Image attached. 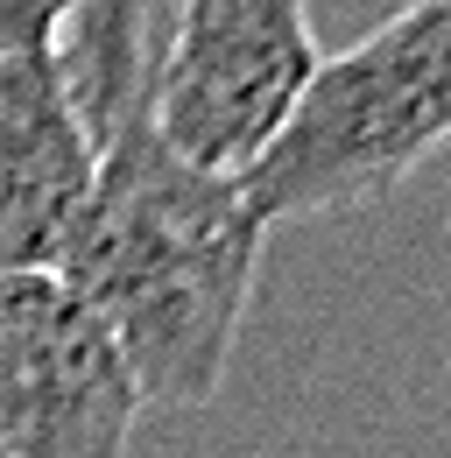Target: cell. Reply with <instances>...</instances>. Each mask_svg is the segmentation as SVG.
Returning <instances> with one entry per match:
<instances>
[{
  "mask_svg": "<svg viewBox=\"0 0 451 458\" xmlns=\"http://www.w3.org/2000/svg\"><path fill=\"white\" fill-rule=\"evenodd\" d=\"M141 416L99 310L50 268H0V458H127Z\"/></svg>",
  "mask_w": 451,
  "mask_h": 458,
  "instance_id": "277c9868",
  "label": "cell"
},
{
  "mask_svg": "<svg viewBox=\"0 0 451 458\" xmlns=\"http://www.w3.org/2000/svg\"><path fill=\"white\" fill-rule=\"evenodd\" d=\"M99 148L50 50L0 57V268H50L92 205Z\"/></svg>",
  "mask_w": 451,
  "mask_h": 458,
  "instance_id": "5b68a950",
  "label": "cell"
},
{
  "mask_svg": "<svg viewBox=\"0 0 451 458\" xmlns=\"http://www.w3.org/2000/svg\"><path fill=\"white\" fill-rule=\"evenodd\" d=\"M318 71L303 0H176L156 71V134L183 163L240 176Z\"/></svg>",
  "mask_w": 451,
  "mask_h": 458,
  "instance_id": "3957f363",
  "label": "cell"
},
{
  "mask_svg": "<svg viewBox=\"0 0 451 458\" xmlns=\"http://www.w3.org/2000/svg\"><path fill=\"white\" fill-rule=\"evenodd\" d=\"M268 226L240 183L183 163L156 114L99 141V183L56 276L113 332L149 409H205L226 388Z\"/></svg>",
  "mask_w": 451,
  "mask_h": 458,
  "instance_id": "6da1fadb",
  "label": "cell"
},
{
  "mask_svg": "<svg viewBox=\"0 0 451 458\" xmlns=\"http://www.w3.org/2000/svg\"><path fill=\"white\" fill-rule=\"evenodd\" d=\"M423 7H438V14H445V21H451V0H423Z\"/></svg>",
  "mask_w": 451,
  "mask_h": 458,
  "instance_id": "52a82bcc",
  "label": "cell"
},
{
  "mask_svg": "<svg viewBox=\"0 0 451 458\" xmlns=\"http://www.w3.org/2000/svg\"><path fill=\"white\" fill-rule=\"evenodd\" d=\"M451 141V21L409 0L353 50L318 57L268 148L233 176L261 226L388 198Z\"/></svg>",
  "mask_w": 451,
  "mask_h": 458,
  "instance_id": "7a4b0ae2",
  "label": "cell"
},
{
  "mask_svg": "<svg viewBox=\"0 0 451 458\" xmlns=\"http://www.w3.org/2000/svg\"><path fill=\"white\" fill-rule=\"evenodd\" d=\"M85 0H0V57H29V50H56L64 21Z\"/></svg>",
  "mask_w": 451,
  "mask_h": 458,
  "instance_id": "8992f818",
  "label": "cell"
}]
</instances>
